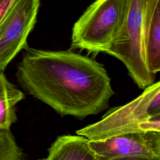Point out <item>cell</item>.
<instances>
[{
  "mask_svg": "<svg viewBox=\"0 0 160 160\" xmlns=\"http://www.w3.org/2000/svg\"><path fill=\"white\" fill-rule=\"evenodd\" d=\"M24 50L16 77L29 94L61 116L79 119L108 108L114 92L102 64L71 49Z\"/></svg>",
  "mask_w": 160,
  "mask_h": 160,
  "instance_id": "cell-1",
  "label": "cell"
},
{
  "mask_svg": "<svg viewBox=\"0 0 160 160\" xmlns=\"http://www.w3.org/2000/svg\"><path fill=\"white\" fill-rule=\"evenodd\" d=\"M16 0H0V24L8 11Z\"/></svg>",
  "mask_w": 160,
  "mask_h": 160,
  "instance_id": "cell-11",
  "label": "cell"
},
{
  "mask_svg": "<svg viewBox=\"0 0 160 160\" xmlns=\"http://www.w3.org/2000/svg\"><path fill=\"white\" fill-rule=\"evenodd\" d=\"M143 46L148 69L156 75L160 70V0H145Z\"/></svg>",
  "mask_w": 160,
  "mask_h": 160,
  "instance_id": "cell-7",
  "label": "cell"
},
{
  "mask_svg": "<svg viewBox=\"0 0 160 160\" xmlns=\"http://www.w3.org/2000/svg\"><path fill=\"white\" fill-rule=\"evenodd\" d=\"M89 146L98 160L124 156L160 157V132H131L103 140H89Z\"/></svg>",
  "mask_w": 160,
  "mask_h": 160,
  "instance_id": "cell-6",
  "label": "cell"
},
{
  "mask_svg": "<svg viewBox=\"0 0 160 160\" xmlns=\"http://www.w3.org/2000/svg\"><path fill=\"white\" fill-rule=\"evenodd\" d=\"M24 154L9 128H0V160H24Z\"/></svg>",
  "mask_w": 160,
  "mask_h": 160,
  "instance_id": "cell-10",
  "label": "cell"
},
{
  "mask_svg": "<svg viewBox=\"0 0 160 160\" xmlns=\"http://www.w3.org/2000/svg\"><path fill=\"white\" fill-rule=\"evenodd\" d=\"M160 132V82L153 83L130 102L109 109L101 120L76 131L90 141L138 132Z\"/></svg>",
  "mask_w": 160,
  "mask_h": 160,
  "instance_id": "cell-2",
  "label": "cell"
},
{
  "mask_svg": "<svg viewBox=\"0 0 160 160\" xmlns=\"http://www.w3.org/2000/svg\"><path fill=\"white\" fill-rule=\"evenodd\" d=\"M40 0H16L0 24V69L22 49L28 47L27 39L37 19Z\"/></svg>",
  "mask_w": 160,
  "mask_h": 160,
  "instance_id": "cell-5",
  "label": "cell"
},
{
  "mask_svg": "<svg viewBox=\"0 0 160 160\" xmlns=\"http://www.w3.org/2000/svg\"><path fill=\"white\" fill-rule=\"evenodd\" d=\"M48 151L46 158L38 160H98L89 146V140L79 135L58 137Z\"/></svg>",
  "mask_w": 160,
  "mask_h": 160,
  "instance_id": "cell-8",
  "label": "cell"
},
{
  "mask_svg": "<svg viewBox=\"0 0 160 160\" xmlns=\"http://www.w3.org/2000/svg\"><path fill=\"white\" fill-rule=\"evenodd\" d=\"M109 160H160V157H143V156H124L112 158Z\"/></svg>",
  "mask_w": 160,
  "mask_h": 160,
  "instance_id": "cell-12",
  "label": "cell"
},
{
  "mask_svg": "<svg viewBox=\"0 0 160 160\" xmlns=\"http://www.w3.org/2000/svg\"><path fill=\"white\" fill-rule=\"evenodd\" d=\"M24 98V94L6 78L0 69V128H9L16 122V105Z\"/></svg>",
  "mask_w": 160,
  "mask_h": 160,
  "instance_id": "cell-9",
  "label": "cell"
},
{
  "mask_svg": "<svg viewBox=\"0 0 160 160\" xmlns=\"http://www.w3.org/2000/svg\"><path fill=\"white\" fill-rule=\"evenodd\" d=\"M145 0H128L124 22L114 39L102 51L120 60L141 89L154 83L155 75L148 71L143 46Z\"/></svg>",
  "mask_w": 160,
  "mask_h": 160,
  "instance_id": "cell-4",
  "label": "cell"
},
{
  "mask_svg": "<svg viewBox=\"0 0 160 160\" xmlns=\"http://www.w3.org/2000/svg\"><path fill=\"white\" fill-rule=\"evenodd\" d=\"M128 1L96 0L89 6L73 25L71 49L102 52L122 28Z\"/></svg>",
  "mask_w": 160,
  "mask_h": 160,
  "instance_id": "cell-3",
  "label": "cell"
}]
</instances>
